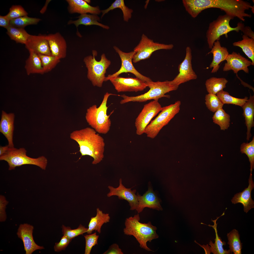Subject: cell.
Masks as SVG:
<instances>
[{"label": "cell", "mask_w": 254, "mask_h": 254, "mask_svg": "<svg viewBox=\"0 0 254 254\" xmlns=\"http://www.w3.org/2000/svg\"><path fill=\"white\" fill-rule=\"evenodd\" d=\"M181 104L180 101H178L174 104L162 107L158 115L146 127L144 133L148 138H155L161 129L179 112Z\"/></svg>", "instance_id": "cell-8"}, {"label": "cell", "mask_w": 254, "mask_h": 254, "mask_svg": "<svg viewBox=\"0 0 254 254\" xmlns=\"http://www.w3.org/2000/svg\"><path fill=\"white\" fill-rule=\"evenodd\" d=\"M27 151L24 148L17 149L9 147L7 152L0 156V160H4L8 163V170H14L17 167L25 165L37 166L43 170H45L47 160L44 156L32 158L26 155Z\"/></svg>", "instance_id": "cell-5"}, {"label": "cell", "mask_w": 254, "mask_h": 254, "mask_svg": "<svg viewBox=\"0 0 254 254\" xmlns=\"http://www.w3.org/2000/svg\"><path fill=\"white\" fill-rule=\"evenodd\" d=\"M110 219L109 214L103 213L99 208H97L96 216L91 218L87 233L88 234H91L93 231L95 230L100 233L102 226L104 223L109 222Z\"/></svg>", "instance_id": "cell-26"}, {"label": "cell", "mask_w": 254, "mask_h": 254, "mask_svg": "<svg viewBox=\"0 0 254 254\" xmlns=\"http://www.w3.org/2000/svg\"><path fill=\"white\" fill-rule=\"evenodd\" d=\"M242 107L243 110V115L245 118L246 125L247 127L246 139L250 140L251 136L250 131L251 128L254 126V96L250 94L249 98Z\"/></svg>", "instance_id": "cell-24"}, {"label": "cell", "mask_w": 254, "mask_h": 254, "mask_svg": "<svg viewBox=\"0 0 254 254\" xmlns=\"http://www.w3.org/2000/svg\"><path fill=\"white\" fill-rule=\"evenodd\" d=\"M109 80L118 92H137L142 91L147 87L145 82L137 78H123L119 76Z\"/></svg>", "instance_id": "cell-13"}, {"label": "cell", "mask_w": 254, "mask_h": 254, "mask_svg": "<svg viewBox=\"0 0 254 254\" xmlns=\"http://www.w3.org/2000/svg\"><path fill=\"white\" fill-rule=\"evenodd\" d=\"M147 87L150 88L147 92L136 96H129L125 94L120 95L123 98L120 102L123 104L131 102H142L153 99L158 100L163 97L170 98V96L165 94L170 91L177 90L179 87L171 84L167 80L163 82H154L152 81L145 82Z\"/></svg>", "instance_id": "cell-4"}, {"label": "cell", "mask_w": 254, "mask_h": 254, "mask_svg": "<svg viewBox=\"0 0 254 254\" xmlns=\"http://www.w3.org/2000/svg\"><path fill=\"white\" fill-rule=\"evenodd\" d=\"M103 254H123V253L117 244L114 243L110 246L108 249Z\"/></svg>", "instance_id": "cell-45"}, {"label": "cell", "mask_w": 254, "mask_h": 254, "mask_svg": "<svg viewBox=\"0 0 254 254\" xmlns=\"http://www.w3.org/2000/svg\"><path fill=\"white\" fill-rule=\"evenodd\" d=\"M86 241L85 254H90L92 247L98 245L99 235L96 233L92 234H86L84 236Z\"/></svg>", "instance_id": "cell-42"}, {"label": "cell", "mask_w": 254, "mask_h": 254, "mask_svg": "<svg viewBox=\"0 0 254 254\" xmlns=\"http://www.w3.org/2000/svg\"><path fill=\"white\" fill-rule=\"evenodd\" d=\"M211 49L208 53H212L213 56V60L209 67L213 68L211 73H215L219 69L220 63L225 60L229 53L226 48L221 46L219 40H216L214 42Z\"/></svg>", "instance_id": "cell-23"}, {"label": "cell", "mask_w": 254, "mask_h": 254, "mask_svg": "<svg viewBox=\"0 0 254 254\" xmlns=\"http://www.w3.org/2000/svg\"><path fill=\"white\" fill-rule=\"evenodd\" d=\"M9 147L8 145L4 146H0V156L5 153L8 151Z\"/></svg>", "instance_id": "cell-48"}, {"label": "cell", "mask_w": 254, "mask_h": 254, "mask_svg": "<svg viewBox=\"0 0 254 254\" xmlns=\"http://www.w3.org/2000/svg\"><path fill=\"white\" fill-rule=\"evenodd\" d=\"M84 1L88 4L90 3L91 2V1L90 0H84Z\"/></svg>", "instance_id": "cell-50"}, {"label": "cell", "mask_w": 254, "mask_h": 254, "mask_svg": "<svg viewBox=\"0 0 254 254\" xmlns=\"http://www.w3.org/2000/svg\"><path fill=\"white\" fill-rule=\"evenodd\" d=\"M41 20L40 18L30 17L27 15L10 20V25L15 27L24 28L29 25L37 24Z\"/></svg>", "instance_id": "cell-37"}, {"label": "cell", "mask_w": 254, "mask_h": 254, "mask_svg": "<svg viewBox=\"0 0 254 254\" xmlns=\"http://www.w3.org/2000/svg\"><path fill=\"white\" fill-rule=\"evenodd\" d=\"M205 100L206 107L210 111L213 112L222 108L224 104L215 94L209 93L206 95Z\"/></svg>", "instance_id": "cell-36"}, {"label": "cell", "mask_w": 254, "mask_h": 254, "mask_svg": "<svg viewBox=\"0 0 254 254\" xmlns=\"http://www.w3.org/2000/svg\"><path fill=\"white\" fill-rule=\"evenodd\" d=\"M117 8H119L122 11L124 21L128 22L131 17L133 10L125 5L124 1L123 0H116L108 8L106 9L101 10V12L102 13L101 18L110 11Z\"/></svg>", "instance_id": "cell-33"}, {"label": "cell", "mask_w": 254, "mask_h": 254, "mask_svg": "<svg viewBox=\"0 0 254 254\" xmlns=\"http://www.w3.org/2000/svg\"><path fill=\"white\" fill-rule=\"evenodd\" d=\"M71 137L78 144L82 155L93 159V164L100 163L104 157L105 143L103 137L93 128L87 127L73 132Z\"/></svg>", "instance_id": "cell-1"}, {"label": "cell", "mask_w": 254, "mask_h": 254, "mask_svg": "<svg viewBox=\"0 0 254 254\" xmlns=\"http://www.w3.org/2000/svg\"><path fill=\"white\" fill-rule=\"evenodd\" d=\"M72 239L66 236L63 235L61 238L60 242L55 243L54 246L55 251L56 252H59L64 250Z\"/></svg>", "instance_id": "cell-44"}, {"label": "cell", "mask_w": 254, "mask_h": 254, "mask_svg": "<svg viewBox=\"0 0 254 254\" xmlns=\"http://www.w3.org/2000/svg\"><path fill=\"white\" fill-rule=\"evenodd\" d=\"M52 56L60 59L65 57L67 45L63 37L59 32L46 35Z\"/></svg>", "instance_id": "cell-18"}, {"label": "cell", "mask_w": 254, "mask_h": 254, "mask_svg": "<svg viewBox=\"0 0 254 254\" xmlns=\"http://www.w3.org/2000/svg\"><path fill=\"white\" fill-rule=\"evenodd\" d=\"M50 1V0H46L44 6L40 11L41 13L43 14L45 12L46 10L48 5Z\"/></svg>", "instance_id": "cell-49"}, {"label": "cell", "mask_w": 254, "mask_h": 254, "mask_svg": "<svg viewBox=\"0 0 254 254\" xmlns=\"http://www.w3.org/2000/svg\"><path fill=\"white\" fill-rule=\"evenodd\" d=\"M227 236L228 241L227 244L231 253L233 252L234 254H241L242 243L238 231L234 229L227 234Z\"/></svg>", "instance_id": "cell-32"}, {"label": "cell", "mask_w": 254, "mask_h": 254, "mask_svg": "<svg viewBox=\"0 0 254 254\" xmlns=\"http://www.w3.org/2000/svg\"><path fill=\"white\" fill-rule=\"evenodd\" d=\"M140 220L139 213L133 217L127 218L125 222L124 233L127 235L134 236L141 248L148 251H152L147 246V243L158 238L159 236L156 232L157 227L152 225L151 222L143 223L140 222Z\"/></svg>", "instance_id": "cell-2"}, {"label": "cell", "mask_w": 254, "mask_h": 254, "mask_svg": "<svg viewBox=\"0 0 254 254\" xmlns=\"http://www.w3.org/2000/svg\"><path fill=\"white\" fill-rule=\"evenodd\" d=\"M10 20L6 16H0V26L6 29L10 25Z\"/></svg>", "instance_id": "cell-46"}, {"label": "cell", "mask_w": 254, "mask_h": 254, "mask_svg": "<svg viewBox=\"0 0 254 254\" xmlns=\"http://www.w3.org/2000/svg\"><path fill=\"white\" fill-rule=\"evenodd\" d=\"M115 51L119 55L121 61V65L120 69L117 72L106 77L105 81L111 78L118 76L123 73L130 72L135 75L136 78L145 82L152 81L149 78L144 76L137 70L133 66L132 60L136 52L134 51L128 53L123 52L115 46L113 47Z\"/></svg>", "instance_id": "cell-11"}, {"label": "cell", "mask_w": 254, "mask_h": 254, "mask_svg": "<svg viewBox=\"0 0 254 254\" xmlns=\"http://www.w3.org/2000/svg\"><path fill=\"white\" fill-rule=\"evenodd\" d=\"M108 187L110 191L107 194L108 197L112 196H117L120 200H125L129 203L130 210H133L137 209L139 204L137 195L135 194L136 190H132L131 188H126L122 183V180L120 178L119 180V186L116 188L109 186Z\"/></svg>", "instance_id": "cell-14"}, {"label": "cell", "mask_w": 254, "mask_h": 254, "mask_svg": "<svg viewBox=\"0 0 254 254\" xmlns=\"http://www.w3.org/2000/svg\"><path fill=\"white\" fill-rule=\"evenodd\" d=\"M242 32L244 34V35L254 39V33L250 27L248 26L244 27Z\"/></svg>", "instance_id": "cell-47"}, {"label": "cell", "mask_w": 254, "mask_h": 254, "mask_svg": "<svg viewBox=\"0 0 254 254\" xmlns=\"http://www.w3.org/2000/svg\"><path fill=\"white\" fill-rule=\"evenodd\" d=\"M78 18V19L76 20H70L68 22V24H73L76 28L79 25L82 24L85 26L97 25L106 29H108L110 28L108 26L99 22L100 21V18L97 15L82 14H80Z\"/></svg>", "instance_id": "cell-28"}, {"label": "cell", "mask_w": 254, "mask_h": 254, "mask_svg": "<svg viewBox=\"0 0 254 254\" xmlns=\"http://www.w3.org/2000/svg\"><path fill=\"white\" fill-rule=\"evenodd\" d=\"M6 29L7 33L10 39L17 43L25 44L30 35L24 28L15 27L10 25Z\"/></svg>", "instance_id": "cell-30"}, {"label": "cell", "mask_w": 254, "mask_h": 254, "mask_svg": "<svg viewBox=\"0 0 254 254\" xmlns=\"http://www.w3.org/2000/svg\"><path fill=\"white\" fill-rule=\"evenodd\" d=\"M240 152L248 156L250 163V171L252 172L254 168V137L249 143H243L240 147Z\"/></svg>", "instance_id": "cell-39"}, {"label": "cell", "mask_w": 254, "mask_h": 254, "mask_svg": "<svg viewBox=\"0 0 254 254\" xmlns=\"http://www.w3.org/2000/svg\"><path fill=\"white\" fill-rule=\"evenodd\" d=\"M216 95L224 104H231L241 107L248 99V98L246 96L243 99L233 97L230 95L227 92L223 90L218 92Z\"/></svg>", "instance_id": "cell-35"}, {"label": "cell", "mask_w": 254, "mask_h": 254, "mask_svg": "<svg viewBox=\"0 0 254 254\" xmlns=\"http://www.w3.org/2000/svg\"><path fill=\"white\" fill-rule=\"evenodd\" d=\"M69 12L71 13H78L80 14L90 13L98 15L101 12L99 6H91L84 0H67Z\"/></svg>", "instance_id": "cell-22"}, {"label": "cell", "mask_w": 254, "mask_h": 254, "mask_svg": "<svg viewBox=\"0 0 254 254\" xmlns=\"http://www.w3.org/2000/svg\"><path fill=\"white\" fill-rule=\"evenodd\" d=\"M219 217L217 218L215 220H212L214 223V225L212 226L209 225H208L210 226H211L214 229L216 237L214 239L215 242L214 243H213L211 241L209 242V244L210 246V247L208 245H206V249L205 252L206 254H210L211 252L214 254H229L231 253L230 250H227L223 249V246L226 245V243L224 241H222L221 238L219 237L218 234L217 228V224L216 223V221Z\"/></svg>", "instance_id": "cell-25"}, {"label": "cell", "mask_w": 254, "mask_h": 254, "mask_svg": "<svg viewBox=\"0 0 254 254\" xmlns=\"http://www.w3.org/2000/svg\"><path fill=\"white\" fill-rule=\"evenodd\" d=\"M14 116L13 113L8 114L3 111L0 122V132L7 139L8 145L10 147H14L13 136Z\"/></svg>", "instance_id": "cell-21"}, {"label": "cell", "mask_w": 254, "mask_h": 254, "mask_svg": "<svg viewBox=\"0 0 254 254\" xmlns=\"http://www.w3.org/2000/svg\"><path fill=\"white\" fill-rule=\"evenodd\" d=\"M8 202L6 199L5 197L2 195L0 196V222H3L5 221L7 219V216L6 212V206Z\"/></svg>", "instance_id": "cell-43"}, {"label": "cell", "mask_w": 254, "mask_h": 254, "mask_svg": "<svg viewBox=\"0 0 254 254\" xmlns=\"http://www.w3.org/2000/svg\"><path fill=\"white\" fill-rule=\"evenodd\" d=\"M62 228L64 235L71 239L87 232L88 229V228H85L81 224L77 228L75 229H71L70 227H66L64 225H62Z\"/></svg>", "instance_id": "cell-40"}, {"label": "cell", "mask_w": 254, "mask_h": 254, "mask_svg": "<svg viewBox=\"0 0 254 254\" xmlns=\"http://www.w3.org/2000/svg\"><path fill=\"white\" fill-rule=\"evenodd\" d=\"M29 55L26 61L25 68L27 74L44 73L41 60L37 54L29 51Z\"/></svg>", "instance_id": "cell-27"}, {"label": "cell", "mask_w": 254, "mask_h": 254, "mask_svg": "<svg viewBox=\"0 0 254 254\" xmlns=\"http://www.w3.org/2000/svg\"><path fill=\"white\" fill-rule=\"evenodd\" d=\"M38 55L41 60L44 73L51 71L60 61V59L52 56Z\"/></svg>", "instance_id": "cell-38"}, {"label": "cell", "mask_w": 254, "mask_h": 254, "mask_svg": "<svg viewBox=\"0 0 254 254\" xmlns=\"http://www.w3.org/2000/svg\"><path fill=\"white\" fill-rule=\"evenodd\" d=\"M233 17L226 14L218 16L217 19L210 22L206 33V37L209 48L211 49L214 42L219 40L220 36L225 35L227 38V33L234 31L238 32L242 31L245 27L244 24L239 22L235 27H231L230 25V20L233 19Z\"/></svg>", "instance_id": "cell-6"}, {"label": "cell", "mask_w": 254, "mask_h": 254, "mask_svg": "<svg viewBox=\"0 0 254 254\" xmlns=\"http://www.w3.org/2000/svg\"><path fill=\"white\" fill-rule=\"evenodd\" d=\"M228 82V80L225 78L213 77L206 81L205 85L209 93L216 94L226 87Z\"/></svg>", "instance_id": "cell-31"}, {"label": "cell", "mask_w": 254, "mask_h": 254, "mask_svg": "<svg viewBox=\"0 0 254 254\" xmlns=\"http://www.w3.org/2000/svg\"><path fill=\"white\" fill-rule=\"evenodd\" d=\"M33 226L27 223L20 224L16 233L18 238L23 241L26 254H32L37 250L44 249L42 246L37 244L34 240L33 233Z\"/></svg>", "instance_id": "cell-15"}, {"label": "cell", "mask_w": 254, "mask_h": 254, "mask_svg": "<svg viewBox=\"0 0 254 254\" xmlns=\"http://www.w3.org/2000/svg\"><path fill=\"white\" fill-rule=\"evenodd\" d=\"M186 51L184 59L178 66L179 74L173 80L170 81L171 84L178 87L181 84L196 79L197 77L192 67L191 49L190 47L187 46Z\"/></svg>", "instance_id": "cell-12"}, {"label": "cell", "mask_w": 254, "mask_h": 254, "mask_svg": "<svg viewBox=\"0 0 254 254\" xmlns=\"http://www.w3.org/2000/svg\"><path fill=\"white\" fill-rule=\"evenodd\" d=\"M29 51L37 54L52 56L46 35H30L25 44Z\"/></svg>", "instance_id": "cell-17"}, {"label": "cell", "mask_w": 254, "mask_h": 254, "mask_svg": "<svg viewBox=\"0 0 254 254\" xmlns=\"http://www.w3.org/2000/svg\"><path fill=\"white\" fill-rule=\"evenodd\" d=\"M162 108L158 100H153L144 105L135 120V126L137 135H140L144 133L146 127L152 119L161 111Z\"/></svg>", "instance_id": "cell-10"}, {"label": "cell", "mask_w": 254, "mask_h": 254, "mask_svg": "<svg viewBox=\"0 0 254 254\" xmlns=\"http://www.w3.org/2000/svg\"><path fill=\"white\" fill-rule=\"evenodd\" d=\"M252 172H250L248 187L246 188L242 192L235 194L231 200L233 204L241 203L243 206L244 211L246 213L254 207V202L251 197V191L254 188Z\"/></svg>", "instance_id": "cell-19"}, {"label": "cell", "mask_w": 254, "mask_h": 254, "mask_svg": "<svg viewBox=\"0 0 254 254\" xmlns=\"http://www.w3.org/2000/svg\"><path fill=\"white\" fill-rule=\"evenodd\" d=\"M213 122L219 126L221 130L227 129L230 124V116L226 113L222 108L219 109L215 112L212 117Z\"/></svg>", "instance_id": "cell-34"}, {"label": "cell", "mask_w": 254, "mask_h": 254, "mask_svg": "<svg viewBox=\"0 0 254 254\" xmlns=\"http://www.w3.org/2000/svg\"><path fill=\"white\" fill-rule=\"evenodd\" d=\"M225 60L227 62L225 64L223 71H227L232 70L236 74L241 70L249 73L248 67L252 64L251 61L241 55L240 53L234 52L231 54H229Z\"/></svg>", "instance_id": "cell-16"}, {"label": "cell", "mask_w": 254, "mask_h": 254, "mask_svg": "<svg viewBox=\"0 0 254 254\" xmlns=\"http://www.w3.org/2000/svg\"><path fill=\"white\" fill-rule=\"evenodd\" d=\"M136 195L139 204L136 210L138 213L142 212L145 207L158 210H163L159 200L151 187H148L147 191L142 196H141L138 192Z\"/></svg>", "instance_id": "cell-20"}, {"label": "cell", "mask_w": 254, "mask_h": 254, "mask_svg": "<svg viewBox=\"0 0 254 254\" xmlns=\"http://www.w3.org/2000/svg\"><path fill=\"white\" fill-rule=\"evenodd\" d=\"M172 44H165L154 42L143 34L138 44L134 51L136 53L133 58V61L136 63L149 58L155 51L160 49L170 50L173 48Z\"/></svg>", "instance_id": "cell-9"}, {"label": "cell", "mask_w": 254, "mask_h": 254, "mask_svg": "<svg viewBox=\"0 0 254 254\" xmlns=\"http://www.w3.org/2000/svg\"><path fill=\"white\" fill-rule=\"evenodd\" d=\"M28 13L20 5H12L10 8L8 13L6 15L9 20L27 15Z\"/></svg>", "instance_id": "cell-41"}, {"label": "cell", "mask_w": 254, "mask_h": 254, "mask_svg": "<svg viewBox=\"0 0 254 254\" xmlns=\"http://www.w3.org/2000/svg\"><path fill=\"white\" fill-rule=\"evenodd\" d=\"M92 53L93 56H87L83 60L87 69V77L93 86L101 87L105 81V74L111 62L107 58L104 54L102 55L100 60L97 61L95 58L97 55V52L93 50Z\"/></svg>", "instance_id": "cell-7"}, {"label": "cell", "mask_w": 254, "mask_h": 254, "mask_svg": "<svg viewBox=\"0 0 254 254\" xmlns=\"http://www.w3.org/2000/svg\"><path fill=\"white\" fill-rule=\"evenodd\" d=\"M119 96L120 95L107 92L104 95L100 105L97 107L94 105L87 109L85 116L87 123L99 134H105L109 131L111 127V122L110 115L107 114L108 107L107 106L108 99L110 95Z\"/></svg>", "instance_id": "cell-3"}, {"label": "cell", "mask_w": 254, "mask_h": 254, "mask_svg": "<svg viewBox=\"0 0 254 254\" xmlns=\"http://www.w3.org/2000/svg\"><path fill=\"white\" fill-rule=\"evenodd\" d=\"M242 40L233 43L234 46L241 48L243 52L251 60V65H254V39L243 35Z\"/></svg>", "instance_id": "cell-29"}]
</instances>
